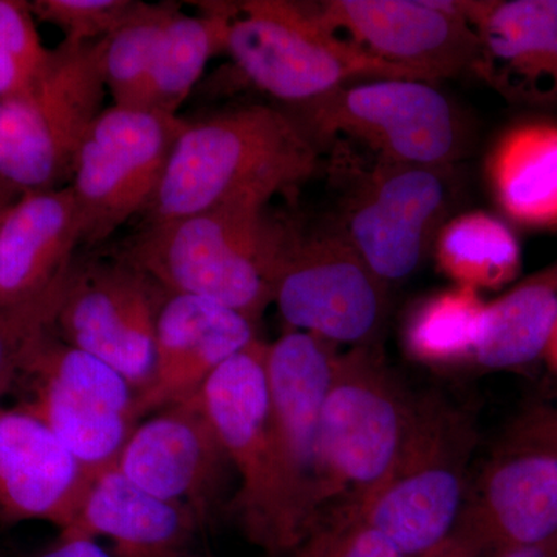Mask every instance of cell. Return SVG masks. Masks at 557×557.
Instances as JSON below:
<instances>
[{"mask_svg": "<svg viewBox=\"0 0 557 557\" xmlns=\"http://www.w3.org/2000/svg\"><path fill=\"white\" fill-rule=\"evenodd\" d=\"M267 344L256 339L220 366L197 398L237 479L228 508L249 544L273 557L293 548V541L271 438Z\"/></svg>", "mask_w": 557, "mask_h": 557, "instance_id": "obj_8", "label": "cell"}, {"mask_svg": "<svg viewBox=\"0 0 557 557\" xmlns=\"http://www.w3.org/2000/svg\"><path fill=\"white\" fill-rule=\"evenodd\" d=\"M471 418L438 395L413 399L405 442L386 478L346 511L405 557L426 555L454 533L467 502Z\"/></svg>", "mask_w": 557, "mask_h": 557, "instance_id": "obj_3", "label": "cell"}, {"mask_svg": "<svg viewBox=\"0 0 557 557\" xmlns=\"http://www.w3.org/2000/svg\"><path fill=\"white\" fill-rule=\"evenodd\" d=\"M454 536L475 556L557 549V417L527 418L487 461Z\"/></svg>", "mask_w": 557, "mask_h": 557, "instance_id": "obj_12", "label": "cell"}, {"mask_svg": "<svg viewBox=\"0 0 557 557\" xmlns=\"http://www.w3.org/2000/svg\"><path fill=\"white\" fill-rule=\"evenodd\" d=\"M491 557H557V549L545 547L509 548Z\"/></svg>", "mask_w": 557, "mask_h": 557, "instance_id": "obj_36", "label": "cell"}, {"mask_svg": "<svg viewBox=\"0 0 557 557\" xmlns=\"http://www.w3.org/2000/svg\"><path fill=\"white\" fill-rule=\"evenodd\" d=\"M208 557H218V556H215L214 553H212L211 549H209Z\"/></svg>", "mask_w": 557, "mask_h": 557, "instance_id": "obj_38", "label": "cell"}, {"mask_svg": "<svg viewBox=\"0 0 557 557\" xmlns=\"http://www.w3.org/2000/svg\"><path fill=\"white\" fill-rule=\"evenodd\" d=\"M201 14H172L150 73L145 110L177 115L215 53L225 50L233 2H209Z\"/></svg>", "mask_w": 557, "mask_h": 557, "instance_id": "obj_25", "label": "cell"}, {"mask_svg": "<svg viewBox=\"0 0 557 557\" xmlns=\"http://www.w3.org/2000/svg\"><path fill=\"white\" fill-rule=\"evenodd\" d=\"M296 116L318 143L348 138L388 164L453 166L469 148L467 119L426 81L347 84Z\"/></svg>", "mask_w": 557, "mask_h": 557, "instance_id": "obj_6", "label": "cell"}, {"mask_svg": "<svg viewBox=\"0 0 557 557\" xmlns=\"http://www.w3.org/2000/svg\"><path fill=\"white\" fill-rule=\"evenodd\" d=\"M295 230L260 205H233L148 223L120 258L149 274L168 295L211 300L258 325Z\"/></svg>", "mask_w": 557, "mask_h": 557, "instance_id": "obj_2", "label": "cell"}, {"mask_svg": "<svg viewBox=\"0 0 557 557\" xmlns=\"http://www.w3.org/2000/svg\"><path fill=\"white\" fill-rule=\"evenodd\" d=\"M36 557H113L95 539L60 536L57 544Z\"/></svg>", "mask_w": 557, "mask_h": 557, "instance_id": "obj_33", "label": "cell"}, {"mask_svg": "<svg viewBox=\"0 0 557 557\" xmlns=\"http://www.w3.org/2000/svg\"><path fill=\"white\" fill-rule=\"evenodd\" d=\"M30 2L0 0V101L27 89L50 60Z\"/></svg>", "mask_w": 557, "mask_h": 557, "instance_id": "obj_30", "label": "cell"}, {"mask_svg": "<svg viewBox=\"0 0 557 557\" xmlns=\"http://www.w3.org/2000/svg\"><path fill=\"white\" fill-rule=\"evenodd\" d=\"M104 39L62 42L30 86L0 101V180L24 193L70 185L104 104Z\"/></svg>", "mask_w": 557, "mask_h": 557, "instance_id": "obj_4", "label": "cell"}, {"mask_svg": "<svg viewBox=\"0 0 557 557\" xmlns=\"http://www.w3.org/2000/svg\"><path fill=\"white\" fill-rule=\"evenodd\" d=\"M91 472L38 418L0 406V523L75 522Z\"/></svg>", "mask_w": 557, "mask_h": 557, "instance_id": "obj_20", "label": "cell"}, {"mask_svg": "<svg viewBox=\"0 0 557 557\" xmlns=\"http://www.w3.org/2000/svg\"><path fill=\"white\" fill-rule=\"evenodd\" d=\"M20 380L30 383V397L17 408L46 424L81 467L116 463L137 426L134 387L116 370L53 329L33 347Z\"/></svg>", "mask_w": 557, "mask_h": 557, "instance_id": "obj_11", "label": "cell"}, {"mask_svg": "<svg viewBox=\"0 0 557 557\" xmlns=\"http://www.w3.org/2000/svg\"><path fill=\"white\" fill-rule=\"evenodd\" d=\"M420 557H478L460 541V539L450 534L445 542L431 549L426 555Z\"/></svg>", "mask_w": 557, "mask_h": 557, "instance_id": "obj_34", "label": "cell"}, {"mask_svg": "<svg viewBox=\"0 0 557 557\" xmlns=\"http://www.w3.org/2000/svg\"><path fill=\"white\" fill-rule=\"evenodd\" d=\"M188 121L145 109L110 106L87 132L70 180L83 245L101 244L148 211Z\"/></svg>", "mask_w": 557, "mask_h": 557, "instance_id": "obj_10", "label": "cell"}, {"mask_svg": "<svg viewBox=\"0 0 557 557\" xmlns=\"http://www.w3.org/2000/svg\"><path fill=\"white\" fill-rule=\"evenodd\" d=\"M72 270L38 295L0 307V399L20 380L36 343L54 329Z\"/></svg>", "mask_w": 557, "mask_h": 557, "instance_id": "obj_29", "label": "cell"}, {"mask_svg": "<svg viewBox=\"0 0 557 557\" xmlns=\"http://www.w3.org/2000/svg\"><path fill=\"white\" fill-rule=\"evenodd\" d=\"M338 355V347L298 330L267 344L271 438L293 547L318 525L329 504L319 438Z\"/></svg>", "mask_w": 557, "mask_h": 557, "instance_id": "obj_9", "label": "cell"}, {"mask_svg": "<svg viewBox=\"0 0 557 557\" xmlns=\"http://www.w3.org/2000/svg\"><path fill=\"white\" fill-rule=\"evenodd\" d=\"M474 73L509 102L557 106V0H465Z\"/></svg>", "mask_w": 557, "mask_h": 557, "instance_id": "obj_19", "label": "cell"}, {"mask_svg": "<svg viewBox=\"0 0 557 557\" xmlns=\"http://www.w3.org/2000/svg\"><path fill=\"white\" fill-rule=\"evenodd\" d=\"M22 196H24V190L17 189L16 186L0 180V230H2L3 223L9 218L11 209L20 201Z\"/></svg>", "mask_w": 557, "mask_h": 557, "instance_id": "obj_35", "label": "cell"}, {"mask_svg": "<svg viewBox=\"0 0 557 557\" xmlns=\"http://www.w3.org/2000/svg\"><path fill=\"white\" fill-rule=\"evenodd\" d=\"M83 244L70 186L24 193L0 230V307L38 295L73 267Z\"/></svg>", "mask_w": 557, "mask_h": 557, "instance_id": "obj_22", "label": "cell"}, {"mask_svg": "<svg viewBox=\"0 0 557 557\" xmlns=\"http://www.w3.org/2000/svg\"><path fill=\"white\" fill-rule=\"evenodd\" d=\"M168 293L149 274L115 258L70 273L54 332L116 370L137 392L152 370L157 322Z\"/></svg>", "mask_w": 557, "mask_h": 557, "instance_id": "obj_15", "label": "cell"}, {"mask_svg": "<svg viewBox=\"0 0 557 557\" xmlns=\"http://www.w3.org/2000/svg\"><path fill=\"white\" fill-rule=\"evenodd\" d=\"M485 175L511 222L557 230V121H519L502 132L487 152Z\"/></svg>", "mask_w": 557, "mask_h": 557, "instance_id": "obj_23", "label": "cell"}, {"mask_svg": "<svg viewBox=\"0 0 557 557\" xmlns=\"http://www.w3.org/2000/svg\"><path fill=\"white\" fill-rule=\"evenodd\" d=\"M207 528L193 509L146 493L113 463L91 472L78 516L60 536L109 539L113 557H208Z\"/></svg>", "mask_w": 557, "mask_h": 557, "instance_id": "obj_21", "label": "cell"}, {"mask_svg": "<svg viewBox=\"0 0 557 557\" xmlns=\"http://www.w3.org/2000/svg\"><path fill=\"white\" fill-rule=\"evenodd\" d=\"M177 3L138 2L129 17L104 39L102 73L113 106L145 109L161 36Z\"/></svg>", "mask_w": 557, "mask_h": 557, "instance_id": "obj_28", "label": "cell"}, {"mask_svg": "<svg viewBox=\"0 0 557 557\" xmlns=\"http://www.w3.org/2000/svg\"><path fill=\"white\" fill-rule=\"evenodd\" d=\"M134 0H35L33 16L64 33L62 42L94 44L109 38L129 17Z\"/></svg>", "mask_w": 557, "mask_h": 557, "instance_id": "obj_32", "label": "cell"}, {"mask_svg": "<svg viewBox=\"0 0 557 557\" xmlns=\"http://www.w3.org/2000/svg\"><path fill=\"white\" fill-rule=\"evenodd\" d=\"M225 51L249 83L298 109L359 79H417L355 49L313 3L233 2Z\"/></svg>", "mask_w": 557, "mask_h": 557, "instance_id": "obj_5", "label": "cell"}, {"mask_svg": "<svg viewBox=\"0 0 557 557\" xmlns=\"http://www.w3.org/2000/svg\"><path fill=\"white\" fill-rule=\"evenodd\" d=\"M557 324V262L486 302L474 364L483 370L527 368L547 355Z\"/></svg>", "mask_w": 557, "mask_h": 557, "instance_id": "obj_24", "label": "cell"}, {"mask_svg": "<svg viewBox=\"0 0 557 557\" xmlns=\"http://www.w3.org/2000/svg\"><path fill=\"white\" fill-rule=\"evenodd\" d=\"M318 164V141L295 113L248 104L188 121L146 211L148 223L233 205L267 207Z\"/></svg>", "mask_w": 557, "mask_h": 557, "instance_id": "obj_1", "label": "cell"}, {"mask_svg": "<svg viewBox=\"0 0 557 557\" xmlns=\"http://www.w3.org/2000/svg\"><path fill=\"white\" fill-rule=\"evenodd\" d=\"M450 168L376 161L359 172L339 226L384 284L416 273L434 247L453 205Z\"/></svg>", "mask_w": 557, "mask_h": 557, "instance_id": "obj_14", "label": "cell"}, {"mask_svg": "<svg viewBox=\"0 0 557 557\" xmlns=\"http://www.w3.org/2000/svg\"><path fill=\"white\" fill-rule=\"evenodd\" d=\"M438 270L457 287L504 288L519 276L522 249L507 223L485 211L449 219L434 242Z\"/></svg>", "mask_w": 557, "mask_h": 557, "instance_id": "obj_26", "label": "cell"}, {"mask_svg": "<svg viewBox=\"0 0 557 557\" xmlns=\"http://www.w3.org/2000/svg\"><path fill=\"white\" fill-rule=\"evenodd\" d=\"M485 306L479 292L457 285L421 299L403 329L409 357L435 369L474 362Z\"/></svg>", "mask_w": 557, "mask_h": 557, "instance_id": "obj_27", "label": "cell"}, {"mask_svg": "<svg viewBox=\"0 0 557 557\" xmlns=\"http://www.w3.org/2000/svg\"><path fill=\"white\" fill-rule=\"evenodd\" d=\"M412 401L384 364L376 344L339 351L321 413V463L329 504H358L394 467Z\"/></svg>", "mask_w": 557, "mask_h": 557, "instance_id": "obj_7", "label": "cell"}, {"mask_svg": "<svg viewBox=\"0 0 557 557\" xmlns=\"http://www.w3.org/2000/svg\"><path fill=\"white\" fill-rule=\"evenodd\" d=\"M273 557H405L375 528L339 509L324 516L302 541Z\"/></svg>", "mask_w": 557, "mask_h": 557, "instance_id": "obj_31", "label": "cell"}, {"mask_svg": "<svg viewBox=\"0 0 557 557\" xmlns=\"http://www.w3.org/2000/svg\"><path fill=\"white\" fill-rule=\"evenodd\" d=\"M552 368L557 372V324L555 327V332H553V338L549 341V346L547 350V355H545Z\"/></svg>", "mask_w": 557, "mask_h": 557, "instance_id": "obj_37", "label": "cell"}, {"mask_svg": "<svg viewBox=\"0 0 557 557\" xmlns=\"http://www.w3.org/2000/svg\"><path fill=\"white\" fill-rule=\"evenodd\" d=\"M115 465L146 493L193 509L208 527L234 472L197 397L139 421Z\"/></svg>", "mask_w": 557, "mask_h": 557, "instance_id": "obj_17", "label": "cell"}, {"mask_svg": "<svg viewBox=\"0 0 557 557\" xmlns=\"http://www.w3.org/2000/svg\"><path fill=\"white\" fill-rule=\"evenodd\" d=\"M322 24L384 64L426 83L474 72V30L435 0H324L313 3Z\"/></svg>", "mask_w": 557, "mask_h": 557, "instance_id": "obj_16", "label": "cell"}, {"mask_svg": "<svg viewBox=\"0 0 557 557\" xmlns=\"http://www.w3.org/2000/svg\"><path fill=\"white\" fill-rule=\"evenodd\" d=\"M256 327L248 318L211 300L168 296L157 322L152 370L135 392L137 424L196 398L220 366L259 339Z\"/></svg>", "mask_w": 557, "mask_h": 557, "instance_id": "obj_18", "label": "cell"}, {"mask_svg": "<svg viewBox=\"0 0 557 557\" xmlns=\"http://www.w3.org/2000/svg\"><path fill=\"white\" fill-rule=\"evenodd\" d=\"M289 330L333 346L376 344L387 311V284L359 256L341 226L293 233L274 302Z\"/></svg>", "mask_w": 557, "mask_h": 557, "instance_id": "obj_13", "label": "cell"}]
</instances>
